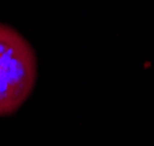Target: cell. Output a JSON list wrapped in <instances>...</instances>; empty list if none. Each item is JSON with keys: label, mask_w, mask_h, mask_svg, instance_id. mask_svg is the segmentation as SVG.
<instances>
[{"label": "cell", "mask_w": 154, "mask_h": 146, "mask_svg": "<svg viewBox=\"0 0 154 146\" xmlns=\"http://www.w3.org/2000/svg\"><path fill=\"white\" fill-rule=\"evenodd\" d=\"M37 79V58L30 43L0 23V117L14 114L29 99Z\"/></svg>", "instance_id": "6da1fadb"}]
</instances>
